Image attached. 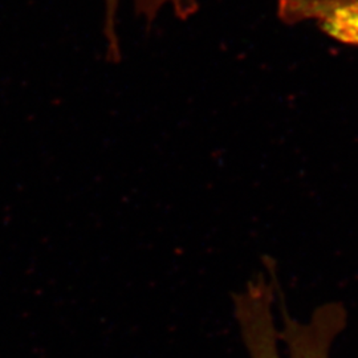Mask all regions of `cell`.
Masks as SVG:
<instances>
[{
  "label": "cell",
  "mask_w": 358,
  "mask_h": 358,
  "mask_svg": "<svg viewBox=\"0 0 358 358\" xmlns=\"http://www.w3.org/2000/svg\"><path fill=\"white\" fill-rule=\"evenodd\" d=\"M137 13L148 20H154L155 16L165 7H171L174 13L180 19H187L196 11V0H133ZM120 0H105V34L108 38V50L112 60H117L120 55L118 40L115 35V13Z\"/></svg>",
  "instance_id": "obj_2"
},
{
  "label": "cell",
  "mask_w": 358,
  "mask_h": 358,
  "mask_svg": "<svg viewBox=\"0 0 358 358\" xmlns=\"http://www.w3.org/2000/svg\"><path fill=\"white\" fill-rule=\"evenodd\" d=\"M287 24L312 22L327 36L358 47V0H276Z\"/></svg>",
  "instance_id": "obj_1"
}]
</instances>
